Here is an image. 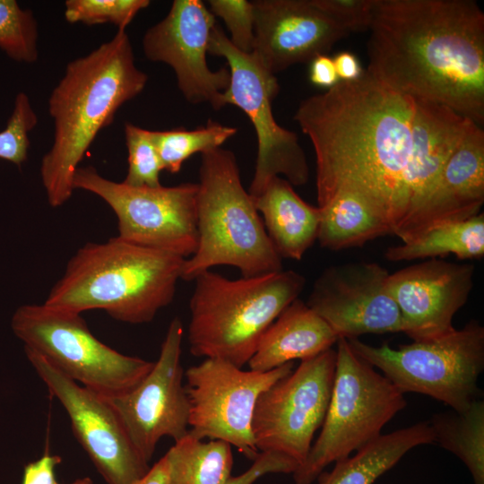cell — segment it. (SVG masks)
Wrapping results in <instances>:
<instances>
[{
	"label": "cell",
	"instance_id": "6da1fadb",
	"mask_svg": "<svg viewBox=\"0 0 484 484\" xmlns=\"http://www.w3.org/2000/svg\"><path fill=\"white\" fill-rule=\"evenodd\" d=\"M416 100L367 71L303 99L294 120L315 156L318 207L339 192L359 196L402 243L423 233L414 160Z\"/></svg>",
	"mask_w": 484,
	"mask_h": 484
},
{
	"label": "cell",
	"instance_id": "7a4b0ae2",
	"mask_svg": "<svg viewBox=\"0 0 484 484\" xmlns=\"http://www.w3.org/2000/svg\"><path fill=\"white\" fill-rule=\"evenodd\" d=\"M371 76L484 122V13L472 0H375Z\"/></svg>",
	"mask_w": 484,
	"mask_h": 484
},
{
	"label": "cell",
	"instance_id": "3957f363",
	"mask_svg": "<svg viewBox=\"0 0 484 484\" xmlns=\"http://www.w3.org/2000/svg\"><path fill=\"white\" fill-rule=\"evenodd\" d=\"M147 81L124 30L67 64L48 99L54 138L39 169L50 206L60 207L71 198L74 173L95 137L123 104L143 91Z\"/></svg>",
	"mask_w": 484,
	"mask_h": 484
},
{
	"label": "cell",
	"instance_id": "277c9868",
	"mask_svg": "<svg viewBox=\"0 0 484 484\" xmlns=\"http://www.w3.org/2000/svg\"><path fill=\"white\" fill-rule=\"evenodd\" d=\"M185 260L117 236L89 242L70 258L44 304L78 314L100 309L120 322L149 323L172 302Z\"/></svg>",
	"mask_w": 484,
	"mask_h": 484
},
{
	"label": "cell",
	"instance_id": "5b68a950",
	"mask_svg": "<svg viewBox=\"0 0 484 484\" xmlns=\"http://www.w3.org/2000/svg\"><path fill=\"white\" fill-rule=\"evenodd\" d=\"M194 281L190 353L238 367L248 363L264 333L306 284L305 277L293 270L237 280L208 270Z\"/></svg>",
	"mask_w": 484,
	"mask_h": 484
},
{
	"label": "cell",
	"instance_id": "8992f818",
	"mask_svg": "<svg viewBox=\"0 0 484 484\" xmlns=\"http://www.w3.org/2000/svg\"><path fill=\"white\" fill-rule=\"evenodd\" d=\"M197 185L198 243L184 262L182 280L194 281L218 265L236 267L241 277L283 270L231 151L202 153Z\"/></svg>",
	"mask_w": 484,
	"mask_h": 484
},
{
	"label": "cell",
	"instance_id": "52a82bcc",
	"mask_svg": "<svg viewBox=\"0 0 484 484\" xmlns=\"http://www.w3.org/2000/svg\"><path fill=\"white\" fill-rule=\"evenodd\" d=\"M336 343L327 412L306 460L292 473L295 484H312L330 463L378 437L407 404L404 393L358 356L346 339Z\"/></svg>",
	"mask_w": 484,
	"mask_h": 484
},
{
	"label": "cell",
	"instance_id": "ba28073f",
	"mask_svg": "<svg viewBox=\"0 0 484 484\" xmlns=\"http://www.w3.org/2000/svg\"><path fill=\"white\" fill-rule=\"evenodd\" d=\"M347 341L358 356L380 369L402 393L425 394L457 411L480 397L478 380L484 369V327L476 320L440 338L398 348Z\"/></svg>",
	"mask_w": 484,
	"mask_h": 484
},
{
	"label": "cell",
	"instance_id": "9c48e42d",
	"mask_svg": "<svg viewBox=\"0 0 484 484\" xmlns=\"http://www.w3.org/2000/svg\"><path fill=\"white\" fill-rule=\"evenodd\" d=\"M11 327L24 349L45 358L78 384L106 397L135 386L154 362L125 355L97 339L81 314L43 304L19 307Z\"/></svg>",
	"mask_w": 484,
	"mask_h": 484
},
{
	"label": "cell",
	"instance_id": "30bf717a",
	"mask_svg": "<svg viewBox=\"0 0 484 484\" xmlns=\"http://www.w3.org/2000/svg\"><path fill=\"white\" fill-rule=\"evenodd\" d=\"M208 54L221 56L229 70V84L222 95L223 106L234 105L251 121L257 152L249 194L257 196L274 177L283 176L292 186L305 185L309 169L297 134L275 120L272 100L280 86L274 74L254 56L236 48L217 24L212 29Z\"/></svg>",
	"mask_w": 484,
	"mask_h": 484
},
{
	"label": "cell",
	"instance_id": "8fae6325",
	"mask_svg": "<svg viewBox=\"0 0 484 484\" xmlns=\"http://www.w3.org/2000/svg\"><path fill=\"white\" fill-rule=\"evenodd\" d=\"M73 188L100 197L117 219V237L133 244L191 257L198 243L197 183L174 186H131L102 177L92 166L79 167Z\"/></svg>",
	"mask_w": 484,
	"mask_h": 484
},
{
	"label": "cell",
	"instance_id": "7c38bea8",
	"mask_svg": "<svg viewBox=\"0 0 484 484\" xmlns=\"http://www.w3.org/2000/svg\"><path fill=\"white\" fill-rule=\"evenodd\" d=\"M294 369L293 362L266 372L243 370L230 362L206 358L184 372L189 401V434L235 446L250 460L259 454L252 420L261 393Z\"/></svg>",
	"mask_w": 484,
	"mask_h": 484
},
{
	"label": "cell",
	"instance_id": "4fadbf2b",
	"mask_svg": "<svg viewBox=\"0 0 484 484\" xmlns=\"http://www.w3.org/2000/svg\"><path fill=\"white\" fill-rule=\"evenodd\" d=\"M336 350L302 360L259 396L252 432L260 452L281 453L298 464L306 460L330 402Z\"/></svg>",
	"mask_w": 484,
	"mask_h": 484
},
{
	"label": "cell",
	"instance_id": "5bb4252c",
	"mask_svg": "<svg viewBox=\"0 0 484 484\" xmlns=\"http://www.w3.org/2000/svg\"><path fill=\"white\" fill-rule=\"evenodd\" d=\"M37 375L65 410L74 436L108 484H133L150 469L108 397L73 381L24 349Z\"/></svg>",
	"mask_w": 484,
	"mask_h": 484
},
{
	"label": "cell",
	"instance_id": "9a60e30c",
	"mask_svg": "<svg viewBox=\"0 0 484 484\" xmlns=\"http://www.w3.org/2000/svg\"><path fill=\"white\" fill-rule=\"evenodd\" d=\"M183 335L180 318H173L149 373L129 391L108 397L132 444L147 462L162 437L176 442L189 433V401L181 366Z\"/></svg>",
	"mask_w": 484,
	"mask_h": 484
},
{
	"label": "cell",
	"instance_id": "2e32d148",
	"mask_svg": "<svg viewBox=\"0 0 484 484\" xmlns=\"http://www.w3.org/2000/svg\"><path fill=\"white\" fill-rule=\"evenodd\" d=\"M215 16L201 0H174L168 14L143 38L145 56L169 65L184 98L191 104L223 108L229 84L228 66L212 70L206 59Z\"/></svg>",
	"mask_w": 484,
	"mask_h": 484
},
{
	"label": "cell",
	"instance_id": "e0dca14e",
	"mask_svg": "<svg viewBox=\"0 0 484 484\" xmlns=\"http://www.w3.org/2000/svg\"><path fill=\"white\" fill-rule=\"evenodd\" d=\"M389 274L376 263L330 266L315 281L307 305L338 339L402 332L400 310L386 286Z\"/></svg>",
	"mask_w": 484,
	"mask_h": 484
},
{
	"label": "cell",
	"instance_id": "ac0fdd59",
	"mask_svg": "<svg viewBox=\"0 0 484 484\" xmlns=\"http://www.w3.org/2000/svg\"><path fill=\"white\" fill-rule=\"evenodd\" d=\"M472 264L431 258L389 274L388 292L397 305L402 332L413 341L440 338L453 332V319L473 288Z\"/></svg>",
	"mask_w": 484,
	"mask_h": 484
},
{
	"label": "cell",
	"instance_id": "d6986e66",
	"mask_svg": "<svg viewBox=\"0 0 484 484\" xmlns=\"http://www.w3.org/2000/svg\"><path fill=\"white\" fill-rule=\"evenodd\" d=\"M253 54L271 73L326 54L350 33L312 0H256Z\"/></svg>",
	"mask_w": 484,
	"mask_h": 484
},
{
	"label": "cell",
	"instance_id": "ffe728a7",
	"mask_svg": "<svg viewBox=\"0 0 484 484\" xmlns=\"http://www.w3.org/2000/svg\"><path fill=\"white\" fill-rule=\"evenodd\" d=\"M484 203V132L472 122L447 160L426 212V228L464 220Z\"/></svg>",
	"mask_w": 484,
	"mask_h": 484
},
{
	"label": "cell",
	"instance_id": "44dd1931",
	"mask_svg": "<svg viewBox=\"0 0 484 484\" xmlns=\"http://www.w3.org/2000/svg\"><path fill=\"white\" fill-rule=\"evenodd\" d=\"M337 341L330 326L298 298L266 329L247 364L251 370L270 371L313 358Z\"/></svg>",
	"mask_w": 484,
	"mask_h": 484
},
{
	"label": "cell",
	"instance_id": "7402d4cb",
	"mask_svg": "<svg viewBox=\"0 0 484 484\" xmlns=\"http://www.w3.org/2000/svg\"><path fill=\"white\" fill-rule=\"evenodd\" d=\"M253 199L278 255L300 260L317 239L320 208L305 202L281 177H272Z\"/></svg>",
	"mask_w": 484,
	"mask_h": 484
},
{
	"label": "cell",
	"instance_id": "603a6c76",
	"mask_svg": "<svg viewBox=\"0 0 484 484\" xmlns=\"http://www.w3.org/2000/svg\"><path fill=\"white\" fill-rule=\"evenodd\" d=\"M433 443L435 436L428 421L381 434L353 455L335 462L331 471H323L316 480L318 484H373L409 451Z\"/></svg>",
	"mask_w": 484,
	"mask_h": 484
},
{
	"label": "cell",
	"instance_id": "cb8c5ba5",
	"mask_svg": "<svg viewBox=\"0 0 484 484\" xmlns=\"http://www.w3.org/2000/svg\"><path fill=\"white\" fill-rule=\"evenodd\" d=\"M319 208L317 240L324 248L338 251L362 246L378 237L389 235L383 221L354 194L339 192Z\"/></svg>",
	"mask_w": 484,
	"mask_h": 484
},
{
	"label": "cell",
	"instance_id": "d4e9b609",
	"mask_svg": "<svg viewBox=\"0 0 484 484\" xmlns=\"http://www.w3.org/2000/svg\"><path fill=\"white\" fill-rule=\"evenodd\" d=\"M454 255L461 260L484 255V213L464 220L445 223L408 243L389 246L385 257L391 262L436 258Z\"/></svg>",
	"mask_w": 484,
	"mask_h": 484
},
{
	"label": "cell",
	"instance_id": "484cf974",
	"mask_svg": "<svg viewBox=\"0 0 484 484\" xmlns=\"http://www.w3.org/2000/svg\"><path fill=\"white\" fill-rule=\"evenodd\" d=\"M231 447L224 441H204L188 433L164 455L169 484H225L233 467Z\"/></svg>",
	"mask_w": 484,
	"mask_h": 484
},
{
	"label": "cell",
	"instance_id": "4316f807",
	"mask_svg": "<svg viewBox=\"0 0 484 484\" xmlns=\"http://www.w3.org/2000/svg\"><path fill=\"white\" fill-rule=\"evenodd\" d=\"M428 422L434 432L435 443L465 464L474 484H484L483 400H474L462 411L451 409L434 414Z\"/></svg>",
	"mask_w": 484,
	"mask_h": 484
},
{
	"label": "cell",
	"instance_id": "83f0119b",
	"mask_svg": "<svg viewBox=\"0 0 484 484\" xmlns=\"http://www.w3.org/2000/svg\"><path fill=\"white\" fill-rule=\"evenodd\" d=\"M237 131L234 126L208 120L206 125L192 130L181 127L151 131V138L162 169L175 174L180 171L189 157L221 147Z\"/></svg>",
	"mask_w": 484,
	"mask_h": 484
},
{
	"label": "cell",
	"instance_id": "f1b7e54d",
	"mask_svg": "<svg viewBox=\"0 0 484 484\" xmlns=\"http://www.w3.org/2000/svg\"><path fill=\"white\" fill-rule=\"evenodd\" d=\"M38 23L32 11L15 0H0V49L11 59L31 64L38 59Z\"/></svg>",
	"mask_w": 484,
	"mask_h": 484
},
{
	"label": "cell",
	"instance_id": "f546056e",
	"mask_svg": "<svg viewBox=\"0 0 484 484\" xmlns=\"http://www.w3.org/2000/svg\"><path fill=\"white\" fill-rule=\"evenodd\" d=\"M125 138L128 151V169L124 183L131 186H160L162 166L151 138V131L125 124Z\"/></svg>",
	"mask_w": 484,
	"mask_h": 484
},
{
	"label": "cell",
	"instance_id": "4dcf8cb0",
	"mask_svg": "<svg viewBox=\"0 0 484 484\" xmlns=\"http://www.w3.org/2000/svg\"><path fill=\"white\" fill-rule=\"evenodd\" d=\"M149 0H67L65 18L71 23L91 26L111 22L125 30L135 15L148 7Z\"/></svg>",
	"mask_w": 484,
	"mask_h": 484
},
{
	"label": "cell",
	"instance_id": "1f68e13d",
	"mask_svg": "<svg viewBox=\"0 0 484 484\" xmlns=\"http://www.w3.org/2000/svg\"><path fill=\"white\" fill-rule=\"evenodd\" d=\"M37 123L38 117L29 97L19 92L6 126L0 132V159L19 167L25 162L30 146L29 133Z\"/></svg>",
	"mask_w": 484,
	"mask_h": 484
},
{
	"label": "cell",
	"instance_id": "d6a6232c",
	"mask_svg": "<svg viewBox=\"0 0 484 484\" xmlns=\"http://www.w3.org/2000/svg\"><path fill=\"white\" fill-rule=\"evenodd\" d=\"M210 11L229 30V41L238 50L252 53L255 43L254 4L247 0H209Z\"/></svg>",
	"mask_w": 484,
	"mask_h": 484
},
{
	"label": "cell",
	"instance_id": "836d02e7",
	"mask_svg": "<svg viewBox=\"0 0 484 484\" xmlns=\"http://www.w3.org/2000/svg\"><path fill=\"white\" fill-rule=\"evenodd\" d=\"M312 3L350 34L369 30L375 0H312Z\"/></svg>",
	"mask_w": 484,
	"mask_h": 484
},
{
	"label": "cell",
	"instance_id": "e575fe53",
	"mask_svg": "<svg viewBox=\"0 0 484 484\" xmlns=\"http://www.w3.org/2000/svg\"><path fill=\"white\" fill-rule=\"evenodd\" d=\"M298 467V462L285 454L260 452L249 469L238 476H231L225 484H253L266 474L293 473Z\"/></svg>",
	"mask_w": 484,
	"mask_h": 484
},
{
	"label": "cell",
	"instance_id": "d590c367",
	"mask_svg": "<svg viewBox=\"0 0 484 484\" xmlns=\"http://www.w3.org/2000/svg\"><path fill=\"white\" fill-rule=\"evenodd\" d=\"M61 462L59 455L45 452L40 458L24 466L22 484H63L56 476V468ZM68 484H93V481L90 477H83Z\"/></svg>",
	"mask_w": 484,
	"mask_h": 484
},
{
	"label": "cell",
	"instance_id": "8d00e7d4",
	"mask_svg": "<svg viewBox=\"0 0 484 484\" xmlns=\"http://www.w3.org/2000/svg\"><path fill=\"white\" fill-rule=\"evenodd\" d=\"M310 82L319 87L332 88L340 82L333 57L319 55L310 61Z\"/></svg>",
	"mask_w": 484,
	"mask_h": 484
},
{
	"label": "cell",
	"instance_id": "74e56055",
	"mask_svg": "<svg viewBox=\"0 0 484 484\" xmlns=\"http://www.w3.org/2000/svg\"><path fill=\"white\" fill-rule=\"evenodd\" d=\"M333 59L340 81H354L364 73L359 59L350 52H339Z\"/></svg>",
	"mask_w": 484,
	"mask_h": 484
},
{
	"label": "cell",
	"instance_id": "f35d334b",
	"mask_svg": "<svg viewBox=\"0 0 484 484\" xmlns=\"http://www.w3.org/2000/svg\"><path fill=\"white\" fill-rule=\"evenodd\" d=\"M133 484H169L168 464L165 456L151 466L148 471Z\"/></svg>",
	"mask_w": 484,
	"mask_h": 484
}]
</instances>
